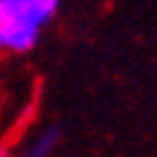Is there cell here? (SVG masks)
<instances>
[{
  "label": "cell",
  "instance_id": "cell-1",
  "mask_svg": "<svg viewBox=\"0 0 157 157\" xmlns=\"http://www.w3.org/2000/svg\"><path fill=\"white\" fill-rule=\"evenodd\" d=\"M61 0H0V53H27L37 45Z\"/></svg>",
  "mask_w": 157,
  "mask_h": 157
},
{
  "label": "cell",
  "instance_id": "cell-2",
  "mask_svg": "<svg viewBox=\"0 0 157 157\" xmlns=\"http://www.w3.org/2000/svg\"><path fill=\"white\" fill-rule=\"evenodd\" d=\"M56 144H59V131H56V128H51V131L43 133V136L35 141V144L27 149L21 157H48L51 152H53V147H56Z\"/></svg>",
  "mask_w": 157,
  "mask_h": 157
},
{
  "label": "cell",
  "instance_id": "cell-3",
  "mask_svg": "<svg viewBox=\"0 0 157 157\" xmlns=\"http://www.w3.org/2000/svg\"><path fill=\"white\" fill-rule=\"evenodd\" d=\"M0 157H3V149H0Z\"/></svg>",
  "mask_w": 157,
  "mask_h": 157
}]
</instances>
